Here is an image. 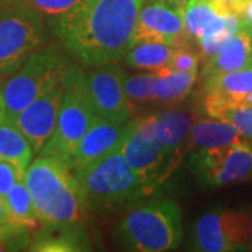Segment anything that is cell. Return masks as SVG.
Segmentation results:
<instances>
[{
  "instance_id": "obj_35",
  "label": "cell",
  "mask_w": 252,
  "mask_h": 252,
  "mask_svg": "<svg viewBox=\"0 0 252 252\" xmlns=\"http://www.w3.org/2000/svg\"><path fill=\"white\" fill-rule=\"evenodd\" d=\"M3 1H17V0H3Z\"/></svg>"
},
{
  "instance_id": "obj_19",
  "label": "cell",
  "mask_w": 252,
  "mask_h": 252,
  "mask_svg": "<svg viewBox=\"0 0 252 252\" xmlns=\"http://www.w3.org/2000/svg\"><path fill=\"white\" fill-rule=\"evenodd\" d=\"M34 149L26 135L9 119L0 122V160L11 162L26 172L32 161Z\"/></svg>"
},
{
  "instance_id": "obj_18",
  "label": "cell",
  "mask_w": 252,
  "mask_h": 252,
  "mask_svg": "<svg viewBox=\"0 0 252 252\" xmlns=\"http://www.w3.org/2000/svg\"><path fill=\"white\" fill-rule=\"evenodd\" d=\"M243 140H245V137L237 130V127L224 119H200L192 125L187 142V150L221 147L227 144L240 143Z\"/></svg>"
},
{
  "instance_id": "obj_3",
  "label": "cell",
  "mask_w": 252,
  "mask_h": 252,
  "mask_svg": "<svg viewBox=\"0 0 252 252\" xmlns=\"http://www.w3.org/2000/svg\"><path fill=\"white\" fill-rule=\"evenodd\" d=\"M73 171L80 181L89 209L130 207L160 195L158 187L136 171L119 147Z\"/></svg>"
},
{
  "instance_id": "obj_5",
  "label": "cell",
  "mask_w": 252,
  "mask_h": 252,
  "mask_svg": "<svg viewBox=\"0 0 252 252\" xmlns=\"http://www.w3.org/2000/svg\"><path fill=\"white\" fill-rule=\"evenodd\" d=\"M63 87L62 102L54 133L39 156L56 158L69 167L77 144L98 114L91 98L87 76L77 66H67L63 76Z\"/></svg>"
},
{
  "instance_id": "obj_10",
  "label": "cell",
  "mask_w": 252,
  "mask_h": 252,
  "mask_svg": "<svg viewBox=\"0 0 252 252\" xmlns=\"http://www.w3.org/2000/svg\"><path fill=\"white\" fill-rule=\"evenodd\" d=\"M251 219L244 212L215 209L195 221L190 250L227 252L247 250L251 238Z\"/></svg>"
},
{
  "instance_id": "obj_23",
  "label": "cell",
  "mask_w": 252,
  "mask_h": 252,
  "mask_svg": "<svg viewBox=\"0 0 252 252\" xmlns=\"http://www.w3.org/2000/svg\"><path fill=\"white\" fill-rule=\"evenodd\" d=\"M224 11L216 0H188L182 9L187 38L198 41L202 32Z\"/></svg>"
},
{
  "instance_id": "obj_6",
  "label": "cell",
  "mask_w": 252,
  "mask_h": 252,
  "mask_svg": "<svg viewBox=\"0 0 252 252\" xmlns=\"http://www.w3.org/2000/svg\"><path fill=\"white\" fill-rule=\"evenodd\" d=\"M67 66L69 63L54 46L36 49L1 89L6 119L13 121L36 97L62 80Z\"/></svg>"
},
{
  "instance_id": "obj_9",
  "label": "cell",
  "mask_w": 252,
  "mask_h": 252,
  "mask_svg": "<svg viewBox=\"0 0 252 252\" xmlns=\"http://www.w3.org/2000/svg\"><path fill=\"white\" fill-rule=\"evenodd\" d=\"M189 168L199 184L206 188L252 181V140L199 149L192 154Z\"/></svg>"
},
{
  "instance_id": "obj_26",
  "label": "cell",
  "mask_w": 252,
  "mask_h": 252,
  "mask_svg": "<svg viewBox=\"0 0 252 252\" xmlns=\"http://www.w3.org/2000/svg\"><path fill=\"white\" fill-rule=\"evenodd\" d=\"M80 0H28L30 7L48 16H62L72 10Z\"/></svg>"
},
{
  "instance_id": "obj_33",
  "label": "cell",
  "mask_w": 252,
  "mask_h": 252,
  "mask_svg": "<svg viewBox=\"0 0 252 252\" xmlns=\"http://www.w3.org/2000/svg\"><path fill=\"white\" fill-rule=\"evenodd\" d=\"M167 1H170L171 4H174L175 7H178V9H184V6H185V3L188 1V0H167Z\"/></svg>"
},
{
  "instance_id": "obj_12",
  "label": "cell",
  "mask_w": 252,
  "mask_h": 252,
  "mask_svg": "<svg viewBox=\"0 0 252 252\" xmlns=\"http://www.w3.org/2000/svg\"><path fill=\"white\" fill-rule=\"evenodd\" d=\"M185 39L182 10L167 0L144 1L136 23L133 44L140 41H157L177 48L184 45Z\"/></svg>"
},
{
  "instance_id": "obj_17",
  "label": "cell",
  "mask_w": 252,
  "mask_h": 252,
  "mask_svg": "<svg viewBox=\"0 0 252 252\" xmlns=\"http://www.w3.org/2000/svg\"><path fill=\"white\" fill-rule=\"evenodd\" d=\"M157 130L165 150L180 161L182 150L187 149L189 132L195 124L193 114L185 108H175L156 114Z\"/></svg>"
},
{
  "instance_id": "obj_29",
  "label": "cell",
  "mask_w": 252,
  "mask_h": 252,
  "mask_svg": "<svg viewBox=\"0 0 252 252\" xmlns=\"http://www.w3.org/2000/svg\"><path fill=\"white\" fill-rule=\"evenodd\" d=\"M238 16L243 21V26L252 32V0H245L240 9Z\"/></svg>"
},
{
  "instance_id": "obj_8",
  "label": "cell",
  "mask_w": 252,
  "mask_h": 252,
  "mask_svg": "<svg viewBox=\"0 0 252 252\" xmlns=\"http://www.w3.org/2000/svg\"><path fill=\"white\" fill-rule=\"evenodd\" d=\"M44 42V23L32 7L0 9V73L14 74Z\"/></svg>"
},
{
  "instance_id": "obj_34",
  "label": "cell",
  "mask_w": 252,
  "mask_h": 252,
  "mask_svg": "<svg viewBox=\"0 0 252 252\" xmlns=\"http://www.w3.org/2000/svg\"><path fill=\"white\" fill-rule=\"evenodd\" d=\"M251 217V240H250V245H248V251H252V216Z\"/></svg>"
},
{
  "instance_id": "obj_21",
  "label": "cell",
  "mask_w": 252,
  "mask_h": 252,
  "mask_svg": "<svg viewBox=\"0 0 252 252\" xmlns=\"http://www.w3.org/2000/svg\"><path fill=\"white\" fill-rule=\"evenodd\" d=\"M4 205L7 210L9 223L18 227H26L28 230H34L39 227V217L36 215L35 205L32 196L28 190L24 178L20 180L10 189L9 193L4 196Z\"/></svg>"
},
{
  "instance_id": "obj_4",
  "label": "cell",
  "mask_w": 252,
  "mask_h": 252,
  "mask_svg": "<svg viewBox=\"0 0 252 252\" xmlns=\"http://www.w3.org/2000/svg\"><path fill=\"white\" fill-rule=\"evenodd\" d=\"M182 234L180 205L157 195L127 209L114 230V240L126 251L164 252L175 250Z\"/></svg>"
},
{
  "instance_id": "obj_14",
  "label": "cell",
  "mask_w": 252,
  "mask_h": 252,
  "mask_svg": "<svg viewBox=\"0 0 252 252\" xmlns=\"http://www.w3.org/2000/svg\"><path fill=\"white\" fill-rule=\"evenodd\" d=\"M125 125L98 115L86 135L81 137L70 158L69 167L72 170H77L115 150L121 144Z\"/></svg>"
},
{
  "instance_id": "obj_20",
  "label": "cell",
  "mask_w": 252,
  "mask_h": 252,
  "mask_svg": "<svg viewBox=\"0 0 252 252\" xmlns=\"http://www.w3.org/2000/svg\"><path fill=\"white\" fill-rule=\"evenodd\" d=\"M154 73L153 101L158 102H175L182 99L192 90L198 77V70L182 72L168 66Z\"/></svg>"
},
{
  "instance_id": "obj_1",
  "label": "cell",
  "mask_w": 252,
  "mask_h": 252,
  "mask_svg": "<svg viewBox=\"0 0 252 252\" xmlns=\"http://www.w3.org/2000/svg\"><path fill=\"white\" fill-rule=\"evenodd\" d=\"M146 0H80L58 16L55 34L66 51L86 66L99 67L122 59L133 46Z\"/></svg>"
},
{
  "instance_id": "obj_22",
  "label": "cell",
  "mask_w": 252,
  "mask_h": 252,
  "mask_svg": "<svg viewBox=\"0 0 252 252\" xmlns=\"http://www.w3.org/2000/svg\"><path fill=\"white\" fill-rule=\"evenodd\" d=\"M174 49V46L157 41H140L127 51L125 62L133 69L157 72L170 64Z\"/></svg>"
},
{
  "instance_id": "obj_31",
  "label": "cell",
  "mask_w": 252,
  "mask_h": 252,
  "mask_svg": "<svg viewBox=\"0 0 252 252\" xmlns=\"http://www.w3.org/2000/svg\"><path fill=\"white\" fill-rule=\"evenodd\" d=\"M9 224V217H7V210H6V205L4 200L0 198V228Z\"/></svg>"
},
{
  "instance_id": "obj_28",
  "label": "cell",
  "mask_w": 252,
  "mask_h": 252,
  "mask_svg": "<svg viewBox=\"0 0 252 252\" xmlns=\"http://www.w3.org/2000/svg\"><path fill=\"white\" fill-rule=\"evenodd\" d=\"M24 174L11 162L0 160V198L4 199L10 189L24 178Z\"/></svg>"
},
{
  "instance_id": "obj_16",
  "label": "cell",
  "mask_w": 252,
  "mask_h": 252,
  "mask_svg": "<svg viewBox=\"0 0 252 252\" xmlns=\"http://www.w3.org/2000/svg\"><path fill=\"white\" fill-rule=\"evenodd\" d=\"M35 252L90 251V240L84 225L45 224L28 245Z\"/></svg>"
},
{
  "instance_id": "obj_30",
  "label": "cell",
  "mask_w": 252,
  "mask_h": 252,
  "mask_svg": "<svg viewBox=\"0 0 252 252\" xmlns=\"http://www.w3.org/2000/svg\"><path fill=\"white\" fill-rule=\"evenodd\" d=\"M217 3L223 7V9L233 11V13H240V9L243 6V3L245 0H216Z\"/></svg>"
},
{
  "instance_id": "obj_11",
  "label": "cell",
  "mask_w": 252,
  "mask_h": 252,
  "mask_svg": "<svg viewBox=\"0 0 252 252\" xmlns=\"http://www.w3.org/2000/svg\"><path fill=\"white\" fill-rule=\"evenodd\" d=\"M125 79V70L111 63L87 74L89 90L99 117L119 124L127 122L130 101L126 95Z\"/></svg>"
},
{
  "instance_id": "obj_24",
  "label": "cell",
  "mask_w": 252,
  "mask_h": 252,
  "mask_svg": "<svg viewBox=\"0 0 252 252\" xmlns=\"http://www.w3.org/2000/svg\"><path fill=\"white\" fill-rule=\"evenodd\" d=\"M156 73L137 74L125 79V91L129 101L137 104H146L153 101V86Z\"/></svg>"
},
{
  "instance_id": "obj_27",
  "label": "cell",
  "mask_w": 252,
  "mask_h": 252,
  "mask_svg": "<svg viewBox=\"0 0 252 252\" xmlns=\"http://www.w3.org/2000/svg\"><path fill=\"white\" fill-rule=\"evenodd\" d=\"M199 58L192 49H189L187 45L177 46L174 49V55L168 67L182 72H193L198 70Z\"/></svg>"
},
{
  "instance_id": "obj_7",
  "label": "cell",
  "mask_w": 252,
  "mask_h": 252,
  "mask_svg": "<svg viewBox=\"0 0 252 252\" xmlns=\"http://www.w3.org/2000/svg\"><path fill=\"white\" fill-rule=\"evenodd\" d=\"M119 149L126 161L157 187L170 177L178 162L162 146L156 115L135 118L126 122Z\"/></svg>"
},
{
  "instance_id": "obj_15",
  "label": "cell",
  "mask_w": 252,
  "mask_h": 252,
  "mask_svg": "<svg viewBox=\"0 0 252 252\" xmlns=\"http://www.w3.org/2000/svg\"><path fill=\"white\" fill-rule=\"evenodd\" d=\"M252 67V32L244 27L231 35L217 54L206 61L202 76L207 77L217 73L235 72Z\"/></svg>"
},
{
  "instance_id": "obj_13",
  "label": "cell",
  "mask_w": 252,
  "mask_h": 252,
  "mask_svg": "<svg viewBox=\"0 0 252 252\" xmlns=\"http://www.w3.org/2000/svg\"><path fill=\"white\" fill-rule=\"evenodd\" d=\"M63 79L36 97L11 122L26 135L36 154L41 153L54 133L63 97Z\"/></svg>"
},
{
  "instance_id": "obj_25",
  "label": "cell",
  "mask_w": 252,
  "mask_h": 252,
  "mask_svg": "<svg viewBox=\"0 0 252 252\" xmlns=\"http://www.w3.org/2000/svg\"><path fill=\"white\" fill-rule=\"evenodd\" d=\"M220 119L230 122L245 139L252 140V107L230 109Z\"/></svg>"
},
{
  "instance_id": "obj_2",
  "label": "cell",
  "mask_w": 252,
  "mask_h": 252,
  "mask_svg": "<svg viewBox=\"0 0 252 252\" xmlns=\"http://www.w3.org/2000/svg\"><path fill=\"white\" fill-rule=\"evenodd\" d=\"M24 181L42 223L84 225L89 212L86 195L74 171L64 162L39 156L28 165Z\"/></svg>"
},
{
  "instance_id": "obj_32",
  "label": "cell",
  "mask_w": 252,
  "mask_h": 252,
  "mask_svg": "<svg viewBox=\"0 0 252 252\" xmlns=\"http://www.w3.org/2000/svg\"><path fill=\"white\" fill-rule=\"evenodd\" d=\"M6 119V105H4V99H3V94L0 90V122H3Z\"/></svg>"
}]
</instances>
